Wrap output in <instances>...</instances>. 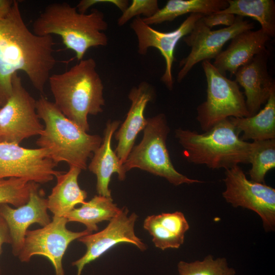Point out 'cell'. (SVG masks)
<instances>
[{"instance_id": "cell-7", "label": "cell", "mask_w": 275, "mask_h": 275, "mask_svg": "<svg viewBox=\"0 0 275 275\" xmlns=\"http://www.w3.org/2000/svg\"><path fill=\"white\" fill-rule=\"evenodd\" d=\"M207 81L206 100L197 108V120L206 131L222 121L250 117L245 99L236 81L228 78L209 61L202 63Z\"/></svg>"}, {"instance_id": "cell-5", "label": "cell", "mask_w": 275, "mask_h": 275, "mask_svg": "<svg viewBox=\"0 0 275 275\" xmlns=\"http://www.w3.org/2000/svg\"><path fill=\"white\" fill-rule=\"evenodd\" d=\"M175 133L189 162L213 170L250 163L252 143L241 139L229 118L203 133L181 128L176 129Z\"/></svg>"}, {"instance_id": "cell-28", "label": "cell", "mask_w": 275, "mask_h": 275, "mask_svg": "<svg viewBox=\"0 0 275 275\" xmlns=\"http://www.w3.org/2000/svg\"><path fill=\"white\" fill-rule=\"evenodd\" d=\"M31 182L19 178L0 179V204L18 207L29 200Z\"/></svg>"}, {"instance_id": "cell-6", "label": "cell", "mask_w": 275, "mask_h": 275, "mask_svg": "<svg viewBox=\"0 0 275 275\" xmlns=\"http://www.w3.org/2000/svg\"><path fill=\"white\" fill-rule=\"evenodd\" d=\"M141 142L133 146L123 164L125 171L134 168L148 172L165 178L175 186L201 183L178 172L174 167L167 147L170 131L166 117L163 114L147 119Z\"/></svg>"}, {"instance_id": "cell-24", "label": "cell", "mask_w": 275, "mask_h": 275, "mask_svg": "<svg viewBox=\"0 0 275 275\" xmlns=\"http://www.w3.org/2000/svg\"><path fill=\"white\" fill-rule=\"evenodd\" d=\"M228 6L227 0H169L153 16L142 18L151 25L171 21L188 13L207 15L223 10Z\"/></svg>"}, {"instance_id": "cell-14", "label": "cell", "mask_w": 275, "mask_h": 275, "mask_svg": "<svg viewBox=\"0 0 275 275\" xmlns=\"http://www.w3.org/2000/svg\"><path fill=\"white\" fill-rule=\"evenodd\" d=\"M203 16L197 13L190 14L176 29L169 32H160L152 28L146 24L141 17H135L130 24L137 38L138 53L145 55L149 48L154 47L164 58L166 68L160 79L169 90L173 88L172 67L175 60L176 46L181 39L191 32L196 23Z\"/></svg>"}, {"instance_id": "cell-22", "label": "cell", "mask_w": 275, "mask_h": 275, "mask_svg": "<svg viewBox=\"0 0 275 275\" xmlns=\"http://www.w3.org/2000/svg\"><path fill=\"white\" fill-rule=\"evenodd\" d=\"M241 139L259 141L275 139V89L270 93L264 107L253 116L229 118Z\"/></svg>"}, {"instance_id": "cell-4", "label": "cell", "mask_w": 275, "mask_h": 275, "mask_svg": "<svg viewBox=\"0 0 275 275\" xmlns=\"http://www.w3.org/2000/svg\"><path fill=\"white\" fill-rule=\"evenodd\" d=\"M36 110L44 123L36 141L39 148L46 150L57 164L64 162L69 167L86 170L88 158L93 156L102 138L83 130L43 96L36 100Z\"/></svg>"}, {"instance_id": "cell-9", "label": "cell", "mask_w": 275, "mask_h": 275, "mask_svg": "<svg viewBox=\"0 0 275 275\" xmlns=\"http://www.w3.org/2000/svg\"><path fill=\"white\" fill-rule=\"evenodd\" d=\"M222 195L233 207H241L256 212L265 232L275 229V189L265 183L249 180L238 166L226 169Z\"/></svg>"}, {"instance_id": "cell-27", "label": "cell", "mask_w": 275, "mask_h": 275, "mask_svg": "<svg viewBox=\"0 0 275 275\" xmlns=\"http://www.w3.org/2000/svg\"><path fill=\"white\" fill-rule=\"evenodd\" d=\"M179 275H235V270L229 267L225 258L215 259L208 255L202 260L191 262L181 261L177 265Z\"/></svg>"}, {"instance_id": "cell-2", "label": "cell", "mask_w": 275, "mask_h": 275, "mask_svg": "<svg viewBox=\"0 0 275 275\" xmlns=\"http://www.w3.org/2000/svg\"><path fill=\"white\" fill-rule=\"evenodd\" d=\"M48 81L57 107L88 132V116L102 113L105 105L103 84L95 61L83 59L67 71L50 75Z\"/></svg>"}, {"instance_id": "cell-30", "label": "cell", "mask_w": 275, "mask_h": 275, "mask_svg": "<svg viewBox=\"0 0 275 275\" xmlns=\"http://www.w3.org/2000/svg\"><path fill=\"white\" fill-rule=\"evenodd\" d=\"M236 18V16L233 14L216 12L203 16L202 20L207 27L211 29L218 25L231 26L234 23Z\"/></svg>"}, {"instance_id": "cell-3", "label": "cell", "mask_w": 275, "mask_h": 275, "mask_svg": "<svg viewBox=\"0 0 275 275\" xmlns=\"http://www.w3.org/2000/svg\"><path fill=\"white\" fill-rule=\"evenodd\" d=\"M107 28L101 11L94 9L88 13H81L66 2L47 5L33 24V32L38 36H60L66 48L75 53L78 61L89 49L107 44L104 33Z\"/></svg>"}, {"instance_id": "cell-11", "label": "cell", "mask_w": 275, "mask_h": 275, "mask_svg": "<svg viewBox=\"0 0 275 275\" xmlns=\"http://www.w3.org/2000/svg\"><path fill=\"white\" fill-rule=\"evenodd\" d=\"M43 148H26L18 144L0 142V179L19 178L44 184L63 172Z\"/></svg>"}, {"instance_id": "cell-19", "label": "cell", "mask_w": 275, "mask_h": 275, "mask_svg": "<svg viewBox=\"0 0 275 275\" xmlns=\"http://www.w3.org/2000/svg\"><path fill=\"white\" fill-rule=\"evenodd\" d=\"M120 123L118 120L107 122L102 143L94 153L88 166L89 171L96 176V191L100 196L111 197L109 184L114 173L118 174L120 181L126 178V172L123 164L111 147L112 136Z\"/></svg>"}, {"instance_id": "cell-10", "label": "cell", "mask_w": 275, "mask_h": 275, "mask_svg": "<svg viewBox=\"0 0 275 275\" xmlns=\"http://www.w3.org/2000/svg\"><path fill=\"white\" fill-rule=\"evenodd\" d=\"M64 217H52L46 226L28 230L17 257L21 262H29L36 255L47 258L52 264L55 275H65L63 259L69 244L82 236L91 234L86 230L74 232L66 227Z\"/></svg>"}, {"instance_id": "cell-29", "label": "cell", "mask_w": 275, "mask_h": 275, "mask_svg": "<svg viewBox=\"0 0 275 275\" xmlns=\"http://www.w3.org/2000/svg\"><path fill=\"white\" fill-rule=\"evenodd\" d=\"M157 0H132L131 4L122 12L117 20V24L122 26L134 17L149 18L159 9Z\"/></svg>"}, {"instance_id": "cell-15", "label": "cell", "mask_w": 275, "mask_h": 275, "mask_svg": "<svg viewBox=\"0 0 275 275\" xmlns=\"http://www.w3.org/2000/svg\"><path fill=\"white\" fill-rule=\"evenodd\" d=\"M47 200L38 183L31 182L28 202L12 208L7 204H0V215L6 222L12 239V252L17 257L23 245L28 228L37 224L44 227L51 221L48 213Z\"/></svg>"}, {"instance_id": "cell-16", "label": "cell", "mask_w": 275, "mask_h": 275, "mask_svg": "<svg viewBox=\"0 0 275 275\" xmlns=\"http://www.w3.org/2000/svg\"><path fill=\"white\" fill-rule=\"evenodd\" d=\"M155 91L146 81L131 88L128 94L131 106L126 118L115 134L117 145L115 152L123 164L134 146L135 139L147 124L144 111L148 103L153 100Z\"/></svg>"}, {"instance_id": "cell-26", "label": "cell", "mask_w": 275, "mask_h": 275, "mask_svg": "<svg viewBox=\"0 0 275 275\" xmlns=\"http://www.w3.org/2000/svg\"><path fill=\"white\" fill-rule=\"evenodd\" d=\"M250 163V180L265 183L267 173L275 167V139L253 141Z\"/></svg>"}, {"instance_id": "cell-33", "label": "cell", "mask_w": 275, "mask_h": 275, "mask_svg": "<svg viewBox=\"0 0 275 275\" xmlns=\"http://www.w3.org/2000/svg\"><path fill=\"white\" fill-rule=\"evenodd\" d=\"M14 1L0 0V20L4 19L11 10Z\"/></svg>"}, {"instance_id": "cell-17", "label": "cell", "mask_w": 275, "mask_h": 275, "mask_svg": "<svg viewBox=\"0 0 275 275\" xmlns=\"http://www.w3.org/2000/svg\"><path fill=\"white\" fill-rule=\"evenodd\" d=\"M267 50L254 57L240 67L235 74V81L244 90L245 103L250 116L257 114L267 102L275 89L274 81L269 74L267 63Z\"/></svg>"}, {"instance_id": "cell-18", "label": "cell", "mask_w": 275, "mask_h": 275, "mask_svg": "<svg viewBox=\"0 0 275 275\" xmlns=\"http://www.w3.org/2000/svg\"><path fill=\"white\" fill-rule=\"evenodd\" d=\"M270 38L261 29L243 31L231 40L228 47L218 54L212 64L223 74L229 72L234 75L240 67L267 50Z\"/></svg>"}, {"instance_id": "cell-21", "label": "cell", "mask_w": 275, "mask_h": 275, "mask_svg": "<svg viewBox=\"0 0 275 275\" xmlns=\"http://www.w3.org/2000/svg\"><path fill=\"white\" fill-rule=\"evenodd\" d=\"M81 170L69 167L67 172L58 175L57 183L47 198L48 209L53 217H64L79 204L86 202L87 192L79 187L78 177Z\"/></svg>"}, {"instance_id": "cell-1", "label": "cell", "mask_w": 275, "mask_h": 275, "mask_svg": "<svg viewBox=\"0 0 275 275\" xmlns=\"http://www.w3.org/2000/svg\"><path fill=\"white\" fill-rule=\"evenodd\" d=\"M52 36H40L31 31L22 16L19 2L0 20V107L12 92V79L23 72L33 87L44 93L50 71L56 64Z\"/></svg>"}, {"instance_id": "cell-20", "label": "cell", "mask_w": 275, "mask_h": 275, "mask_svg": "<svg viewBox=\"0 0 275 275\" xmlns=\"http://www.w3.org/2000/svg\"><path fill=\"white\" fill-rule=\"evenodd\" d=\"M143 227L152 236L155 246L161 250L179 248L189 228L184 214L180 211L148 216Z\"/></svg>"}, {"instance_id": "cell-31", "label": "cell", "mask_w": 275, "mask_h": 275, "mask_svg": "<svg viewBox=\"0 0 275 275\" xmlns=\"http://www.w3.org/2000/svg\"><path fill=\"white\" fill-rule=\"evenodd\" d=\"M98 4H111L116 6L123 12L129 6L127 0H82L76 6L78 12L85 13L92 6Z\"/></svg>"}, {"instance_id": "cell-13", "label": "cell", "mask_w": 275, "mask_h": 275, "mask_svg": "<svg viewBox=\"0 0 275 275\" xmlns=\"http://www.w3.org/2000/svg\"><path fill=\"white\" fill-rule=\"evenodd\" d=\"M138 218L134 212L129 214L128 208L124 207L102 230L78 238L77 240L86 245L87 250L81 257L71 263L77 268L76 275H81L87 264L117 244L127 243L135 245L141 251H145L147 248L146 244L135 233L134 226Z\"/></svg>"}, {"instance_id": "cell-12", "label": "cell", "mask_w": 275, "mask_h": 275, "mask_svg": "<svg viewBox=\"0 0 275 275\" xmlns=\"http://www.w3.org/2000/svg\"><path fill=\"white\" fill-rule=\"evenodd\" d=\"M202 18L196 23L191 32L183 38L191 50L187 56L179 63L180 69L177 77L178 82L182 81L199 62L214 59L228 41L238 34L254 28L253 23L236 16L232 25L211 30L204 23Z\"/></svg>"}, {"instance_id": "cell-32", "label": "cell", "mask_w": 275, "mask_h": 275, "mask_svg": "<svg viewBox=\"0 0 275 275\" xmlns=\"http://www.w3.org/2000/svg\"><path fill=\"white\" fill-rule=\"evenodd\" d=\"M11 243L12 239L8 225L4 218L0 215V256L3 252V245L4 244ZM1 272L0 268V275Z\"/></svg>"}, {"instance_id": "cell-23", "label": "cell", "mask_w": 275, "mask_h": 275, "mask_svg": "<svg viewBox=\"0 0 275 275\" xmlns=\"http://www.w3.org/2000/svg\"><path fill=\"white\" fill-rule=\"evenodd\" d=\"M112 197L96 195L90 201L85 202L78 208H74L65 216L68 223L78 222L84 225L90 233L98 230V224L110 221L120 211Z\"/></svg>"}, {"instance_id": "cell-8", "label": "cell", "mask_w": 275, "mask_h": 275, "mask_svg": "<svg viewBox=\"0 0 275 275\" xmlns=\"http://www.w3.org/2000/svg\"><path fill=\"white\" fill-rule=\"evenodd\" d=\"M12 92L0 107V142L19 144L39 135L44 128L36 110L35 100L24 87L18 73L12 79Z\"/></svg>"}, {"instance_id": "cell-25", "label": "cell", "mask_w": 275, "mask_h": 275, "mask_svg": "<svg viewBox=\"0 0 275 275\" xmlns=\"http://www.w3.org/2000/svg\"><path fill=\"white\" fill-rule=\"evenodd\" d=\"M228 7L221 13L257 20L269 37L275 36V2L273 0H227Z\"/></svg>"}]
</instances>
